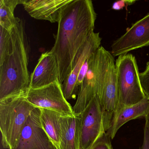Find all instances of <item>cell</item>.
Segmentation results:
<instances>
[{"mask_svg": "<svg viewBox=\"0 0 149 149\" xmlns=\"http://www.w3.org/2000/svg\"><path fill=\"white\" fill-rule=\"evenodd\" d=\"M96 18L91 0H72L63 10L51 49L57 59L61 84L72 71L77 52L94 33Z\"/></svg>", "mask_w": 149, "mask_h": 149, "instance_id": "obj_1", "label": "cell"}, {"mask_svg": "<svg viewBox=\"0 0 149 149\" xmlns=\"http://www.w3.org/2000/svg\"><path fill=\"white\" fill-rule=\"evenodd\" d=\"M12 36L13 51L0 65V101L26 95L30 85L29 46L22 21Z\"/></svg>", "mask_w": 149, "mask_h": 149, "instance_id": "obj_2", "label": "cell"}, {"mask_svg": "<svg viewBox=\"0 0 149 149\" xmlns=\"http://www.w3.org/2000/svg\"><path fill=\"white\" fill-rule=\"evenodd\" d=\"M26 95L0 101V129L4 148H15L25 124L36 108L28 101Z\"/></svg>", "mask_w": 149, "mask_h": 149, "instance_id": "obj_3", "label": "cell"}, {"mask_svg": "<svg viewBox=\"0 0 149 149\" xmlns=\"http://www.w3.org/2000/svg\"><path fill=\"white\" fill-rule=\"evenodd\" d=\"M116 70L119 96L118 110L136 104L145 98L135 56L131 54L118 56Z\"/></svg>", "mask_w": 149, "mask_h": 149, "instance_id": "obj_4", "label": "cell"}, {"mask_svg": "<svg viewBox=\"0 0 149 149\" xmlns=\"http://www.w3.org/2000/svg\"><path fill=\"white\" fill-rule=\"evenodd\" d=\"M111 53L101 46L89 59L87 74L79 88L78 97L73 108L80 115L89 102L100 93Z\"/></svg>", "mask_w": 149, "mask_h": 149, "instance_id": "obj_5", "label": "cell"}, {"mask_svg": "<svg viewBox=\"0 0 149 149\" xmlns=\"http://www.w3.org/2000/svg\"><path fill=\"white\" fill-rule=\"evenodd\" d=\"M26 96L36 108L52 110L64 116L74 115L73 108L64 97L59 80L41 88H29Z\"/></svg>", "mask_w": 149, "mask_h": 149, "instance_id": "obj_6", "label": "cell"}, {"mask_svg": "<svg viewBox=\"0 0 149 149\" xmlns=\"http://www.w3.org/2000/svg\"><path fill=\"white\" fill-rule=\"evenodd\" d=\"M80 148L90 149L105 133L103 114L97 95L80 113Z\"/></svg>", "mask_w": 149, "mask_h": 149, "instance_id": "obj_7", "label": "cell"}, {"mask_svg": "<svg viewBox=\"0 0 149 149\" xmlns=\"http://www.w3.org/2000/svg\"><path fill=\"white\" fill-rule=\"evenodd\" d=\"M103 114L104 125L107 131L114 113L118 109L119 96L116 76V61L111 54L99 95Z\"/></svg>", "mask_w": 149, "mask_h": 149, "instance_id": "obj_8", "label": "cell"}, {"mask_svg": "<svg viewBox=\"0 0 149 149\" xmlns=\"http://www.w3.org/2000/svg\"><path fill=\"white\" fill-rule=\"evenodd\" d=\"M149 46V13L113 42L111 53L114 56H119Z\"/></svg>", "mask_w": 149, "mask_h": 149, "instance_id": "obj_9", "label": "cell"}, {"mask_svg": "<svg viewBox=\"0 0 149 149\" xmlns=\"http://www.w3.org/2000/svg\"><path fill=\"white\" fill-rule=\"evenodd\" d=\"M40 110L31 112L22 132L19 142L13 149H56L42 129L40 120Z\"/></svg>", "mask_w": 149, "mask_h": 149, "instance_id": "obj_10", "label": "cell"}, {"mask_svg": "<svg viewBox=\"0 0 149 149\" xmlns=\"http://www.w3.org/2000/svg\"><path fill=\"white\" fill-rule=\"evenodd\" d=\"M101 41L99 33L94 32L77 52L73 61L72 71L62 84L63 91L67 101L76 97L79 89L77 85L79 71L84 63L101 47Z\"/></svg>", "mask_w": 149, "mask_h": 149, "instance_id": "obj_11", "label": "cell"}, {"mask_svg": "<svg viewBox=\"0 0 149 149\" xmlns=\"http://www.w3.org/2000/svg\"><path fill=\"white\" fill-rule=\"evenodd\" d=\"M72 0H22V5L34 19L58 23L63 9Z\"/></svg>", "mask_w": 149, "mask_h": 149, "instance_id": "obj_12", "label": "cell"}, {"mask_svg": "<svg viewBox=\"0 0 149 149\" xmlns=\"http://www.w3.org/2000/svg\"><path fill=\"white\" fill-rule=\"evenodd\" d=\"M59 67L56 56L51 51L42 54L30 75L29 88H37L59 80Z\"/></svg>", "mask_w": 149, "mask_h": 149, "instance_id": "obj_13", "label": "cell"}, {"mask_svg": "<svg viewBox=\"0 0 149 149\" xmlns=\"http://www.w3.org/2000/svg\"><path fill=\"white\" fill-rule=\"evenodd\" d=\"M149 119V98L146 97L140 102L119 109L113 114L106 133L113 139L122 125L132 119Z\"/></svg>", "mask_w": 149, "mask_h": 149, "instance_id": "obj_14", "label": "cell"}, {"mask_svg": "<svg viewBox=\"0 0 149 149\" xmlns=\"http://www.w3.org/2000/svg\"><path fill=\"white\" fill-rule=\"evenodd\" d=\"M80 115L62 116L60 149H80Z\"/></svg>", "mask_w": 149, "mask_h": 149, "instance_id": "obj_15", "label": "cell"}, {"mask_svg": "<svg viewBox=\"0 0 149 149\" xmlns=\"http://www.w3.org/2000/svg\"><path fill=\"white\" fill-rule=\"evenodd\" d=\"M39 109L40 110V120L42 129L56 149H60L61 119L63 115L52 110Z\"/></svg>", "mask_w": 149, "mask_h": 149, "instance_id": "obj_16", "label": "cell"}, {"mask_svg": "<svg viewBox=\"0 0 149 149\" xmlns=\"http://www.w3.org/2000/svg\"><path fill=\"white\" fill-rule=\"evenodd\" d=\"M22 0H0V26L10 33L21 20L15 16L14 12Z\"/></svg>", "mask_w": 149, "mask_h": 149, "instance_id": "obj_17", "label": "cell"}, {"mask_svg": "<svg viewBox=\"0 0 149 149\" xmlns=\"http://www.w3.org/2000/svg\"><path fill=\"white\" fill-rule=\"evenodd\" d=\"M12 33L0 26V65L13 51Z\"/></svg>", "mask_w": 149, "mask_h": 149, "instance_id": "obj_18", "label": "cell"}, {"mask_svg": "<svg viewBox=\"0 0 149 149\" xmlns=\"http://www.w3.org/2000/svg\"><path fill=\"white\" fill-rule=\"evenodd\" d=\"M140 82L146 97L149 98V62L146 64L144 71L139 74Z\"/></svg>", "mask_w": 149, "mask_h": 149, "instance_id": "obj_19", "label": "cell"}, {"mask_svg": "<svg viewBox=\"0 0 149 149\" xmlns=\"http://www.w3.org/2000/svg\"><path fill=\"white\" fill-rule=\"evenodd\" d=\"M111 139L105 132L90 149H112Z\"/></svg>", "mask_w": 149, "mask_h": 149, "instance_id": "obj_20", "label": "cell"}, {"mask_svg": "<svg viewBox=\"0 0 149 149\" xmlns=\"http://www.w3.org/2000/svg\"><path fill=\"white\" fill-rule=\"evenodd\" d=\"M89 59H88L84 63L82 66L77 77V85L78 88H80L82 83L83 82L84 77L87 74L88 69L89 68Z\"/></svg>", "mask_w": 149, "mask_h": 149, "instance_id": "obj_21", "label": "cell"}, {"mask_svg": "<svg viewBox=\"0 0 149 149\" xmlns=\"http://www.w3.org/2000/svg\"><path fill=\"white\" fill-rule=\"evenodd\" d=\"M144 128L143 144L139 149H149V119L146 118Z\"/></svg>", "mask_w": 149, "mask_h": 149, "instance_id": "obj_22", "label": "cell"}, {"mask_svg": "<svg viewBox=\"0 0 149 149\" xmlns=\"http://www.w3.org/2000/svg\"><path fill=\"white\" fill-rule=\"evenodd\" d=\"M136 1H133V0H123V1H116L112 5V9L114 10L119 11L123 9L124 8L133 5Z\"/></svg>", "mask_w": 149, "mask_h": 149, "instance_id": "obj_23", "label": "cell"}]
</instances>
